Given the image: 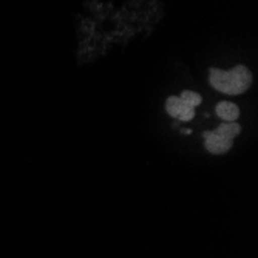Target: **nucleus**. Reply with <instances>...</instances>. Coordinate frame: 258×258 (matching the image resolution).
<instances>
[{"instance_id":"7ed1b4c3","label":"nucleus","mask_w":258,"mask_h":258,"mask_svg":"<svg viewBox=\"0 0 258 258\" xmlns=\"http://www.w3.org/2000/svg\"><path fill=\"white\" fill-rule=\"evenodd\" d=\"M217 114L218 118H221L223 121H237L238 114H240V110L235 104L232 102H220L217 105Z\"/></svg>"},{"instance_id":"0eeeda50","label":"nucleus","mask_w":258,"mask_h":258,"mask_svg":"<svg viewBox=\"0 0 258 258\" xmlns=\"http://www.w3.org/2000/svg\"><path fill=\"white\" fill-rule=\"evenodd\" d=\"M194 114H195V108L190 105H182L179 114H178V119L179 121H192L194 119Z\"/></svg>"},{"instance_id":"20e7f679","label":"nucleus","mask_w":258,"mask_h":258,"mask_svg":"<svg viewBox=\"0 0 258 258\" xmlns=\"http://www.w3.org/2000/svg\"><path fill=\"white\" fill-rule=\"evenodd\" d=\"M240 130H241V127L235 122V121H224L221 125H218L214 132L217 133V135H220V136H223V138H226V139H233L235 136H238L240 135Z\"/></svg>"},{"instance_id":"39448f33","label":"nucleus","mask_w":258,"mask_h":258,"mask_svg":"<svg viewBox=\"0 0 258 258\" xmlns=\"http://www.w3.org/2000/svg\"><path fill=\"white\" fill-rule=\"evenodd\" d=\"M182 105H184V102H182L179 98L170 96V98L166 101V111H167L170 116H173V118H178V114H179Z\"/></svg>"},{"instance_id":"6e6552de","label":"nucleus","mask_w":258,"mask_h":258,"mask_svg":"<svg viewBox=\"0 0 258 258\" xmlns=\"http://www.w3.org/2000/svg\"><path fill=\"white\" fill-rule=\"evenodd\" d=\"M190 132H192V130H189V128H182V133H184V135H185V133H187V135H189Z\"/></svg>"},{"instance_id":"423d86ee","label":"nucleus","mask_w":258,"mask_h":258,"mask_svg":"<svg viewBox=\"0 0 258 258\" xmlns=\"http://www.w3.org/2000/svg\"><path fill=\"white\" fill-rule=\"evenodd\" d=\"M179 99H181L185 105H190V107H194V108H195L197 105L201 104V96L198 95V93L190 91V90L182 91V93H181V96H179Z\"/></svg>"},{"instance_id":"f03ea898","label":"nucleus","mask_w":258,"mask_h":258,"mask_svg":"<svg viewBox=\"0 0 258 258\" xmlns=\"http://www.w3.org/2000/svg\"><path fill=\"white\" fill-rule=\"evenodd\" d=\"M203 136H204L206 149H207L210 153H214V155L226 153V152L232 147V141H230V139H226V138L217 135L214 130H212V132H204Z\"/></svg>"},{"instance_id":"f257e3e1","label":"nucleus","mask_w":258,"mask_h":258,"mask_svg":"<svg viewBox=\"0 0 258 258\" xmlns=\"http://www.w3.org/2000/svg\"><path fill=\"white\" fill-rule=\"evenodd\" d=\"M210 84L221 93L241 95L250 85V73L244 65H237L230 72L210 68Z\"/></svg>"}]
</instances>
